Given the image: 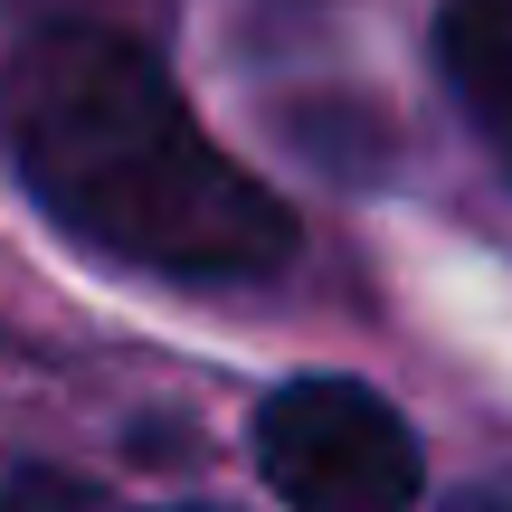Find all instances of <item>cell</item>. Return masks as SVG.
Instances as JSON below:
<instances>
[{"label":"cell","instance_id":"3957f363","mask_svg":"<svg viewBox=\"0 0 512 512\" xmlns=\"http://www.w3.org/2000/svg\"><path fill=\"white\" fill-rule=\"evenodd\" d=\"M437 76L456 95V114L512 171V0H446L437 10Z\"/></svg>","mask_w":512,"mask_h":512},{"label":"cell","instance_id":"6da1fadb","mask_svg":"<svg viewBox=\"0 0 512 512\" xmlns=\"http://www.w3.org/2000/svg\"><path fill=\"white\" fill-rule=\"evenodd\" d=\"M0 152L67 238L171 285H256L294 256V209L238 171L162 57L95 19L19 38L0 67Z\"/></svg>","mask_w":512,"mask_h":512},{"label":"cell","instance_id":"5b68a950","mask_svg":"<svg viewBox=\"0 0 512 512\" xmlns=\"http://www.w3.org/2000/svg\"><path fill=\"white\" fill-rule=\"evenodd\" d=\"M0 512H95L86 484H48V475H19L10 494H0Z\"/></svg>","mask_w":512,"mask_h":512},{"label":"cell","instance_id":"7a4b0ae2","mask_svg":"<svg viewBox=\"0 0 512 512\" xmlns=\"http://www.w3.org/2000/svg\"><path fill=\"white\" fill-rule=\"evenodd\" d=\"M256 465L294 512H408L418 503V437L361 380H285L256 408Z\"/></svg>","mask_w":512,"mask_h":512},{"label":"cell","instance_id":"277c9868","mask_svg":"<svg viewBox=\"0 0 512 512\" xmlns=\"http://www.w3.org/2000/svg\"><path fill=\"white\" fill-rule=\"evenodd\" d=\"M285 143L304 152V162H323L332 181H380L389 114L370 105V95H304V105H285Z\"/></svg>","mask_w":512,"mask_h":512},{"label":"cell","instance_id":"8992f818","mask_svg":"<svg viewBox=\"0 0 512 512\" xmlns=\"http://www.w3.org/2000/svg\"><path fill=\"white\" fill-rule=\"evenodd\" d=\"M446 512H512V484H475V494H456Z\"/></svg>","mask_w":512,"mask_h":512}]
</instances>
